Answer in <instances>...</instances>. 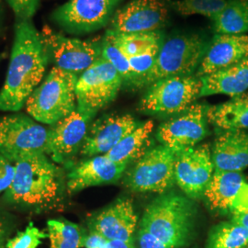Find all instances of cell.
<instances>
[{"mask_svg": "<svg viewBox=\"0 0 248 248\" xmlns=\"http://www.w3.org/2000/svg\"><path fill=\"white\" fill-rule=\"evenodd\" d=\"M95 116L78 108L48 128L45 154L56 164H68L80 152Z\"/></svg>", "mask_w": 248, "mask_h": 248, "instance_id": "cell-12", "label": "cell"}, {"mask_svg": "<svg viewBox=\"0 0 248 248\" xmlns=\"http://www.w3.org/2000/svg\"><path fill=\"white\" fill-rule=\"evenodd\" d=\"M248 229L237 223L223 222L214 225L209 232L207 248H247Z\"/></svg>", "mask_w": 248, "mask_h": 248, "instance_id": "cell-28", "label": "cell"}, {"mask_svg": "<svg viewBox=\"0 0 248 248\" xmlns=\"http://www.w3.org/2000/svg\"><path fill=\"white\" fill-rule=\"evenodd\" d=\"M207 109L205 104L193 103L185 111L160 125L157 140L177 153L198 145L208 135Z\"/></svg>", "mask_w": 248, "mask_h": 248, "instance_id": "cell-13", "label": "cell"}, {"mask_svg": "<svg viewBox=\"0 0 248 248\" xmlns=\"http://www.w3.org/2000/svg\"><path fill=\"white\" fill-rule=\"evenodd\" d=\"M231 221L248 229V212L232 215Z\"/></svg>", "mask_w": 248, "mask_h": 248, "instance_id": "cell-39", "label": "cell"}, {"mask_svg": "<svg viewBox=\"0 0 248 248\" xmlns=\"http://www.w3.org/2000/svg\"><path fill=\"white\" fill-rule=\"evenodd\" d=\"M0 1H1V0H0Z\"/></svg>", "mask_w": 248, "mask_h": 248, "instance_id": "cell-43", "label": "cell"}, {"mask_svg": "<svg viewBox=\"0 0 248 248\" xmlns=\"http://www.w3.org/2000/svg\"><path fill=\"white\" fill-rule=\"evenodd\" d=\"M50 248H84L86 234L78 224L59 219L47 222Z\"/></svg>", "mask_w": 248, "mask_h": 248, "instance_id": "cell-26", "label": "cell"}, {"mask_svg": "<svg viewBox=\"0 0 248 248\" xmlns=\"http://www.w3.org/2000/svg\"><path fill=\"white\" fill-rule=\"evenodd\" d=\"M153 130L154 123L152 121L142 123L105 155L115 163L126 166L138 161L150 148V136Z\"/></svg>", "mask_w": 248, "mask_h": 248, "instance_id": "cell-24", "label": "cell"}, {"mask_svg": "<svg viewBox=\"0 0 248 248\" xmlns=\"http://www.w3.org/2000/svg\"><path fill=\"white\" fill-rule=\"evenodd\" d=\"M248 212V183L244 186L231 211L232 215Z\"/></svg>", "mask_w": 248, "mask_h": 248, "instance_id": "cell-37", "label": "cell"}, {"mask_svg": "<svg viewBox=\"0 0 248 248\" xmlns=\"http://www.w3.org/2000/svg\"><path fill=\"white\" fill-rule=\"evenodd\" d=\"M208 44L199 35H176L165 41L152 69L134 88L150 86L157 80L176 76L194 75L203 58Z\"/></svg>", "mask_w": 248, "mask_h": 248, "instance_id": "cell-5", "label": "cell"}, {"mask_svg": "<svg viewBox=\"0 0 248 248\" xmlns=\"http://www.w3.org/2000/svg\"><path fill=\"white\" fill-rule=\"evenodd\" d=\"M48 237V232L40 230L30 222L25 230L19 232L13 238L9 239L6 248H38L43 240Z\"/></svg>", "mask_w": 248, "mask_h": 248, "instance_id": "cell-32", "label": "cell"}, {"mask_svg": "<svg viewBox=\"0 0 248 248\" xmlns=\"http://www.w3.org/2000/svg\"><path fill=\"white\" fill-rule=\"evenodd\" d=\"M248 57V36L216 34L208 44L195 75L198 78H202Z\"/></svg>", "mask_w": 248, "mask_h": 248, "instance_id": "cell-19", "label": "cell"}, {"mask_svg": "<svg viewBox=\"0 0 248 248\" xmlns=\"http://www.w3.org/2000/svg\"><path fill=\"white\" fill-rule=\"evenodd\" d=\"M0 22H1V13H0Z\"/></svg>", "mask_w": 248, "mask_h": 248, "instance_id": "cell-41", "label": "cell"}, {"mask_svg": "<svg viewBox=\"0 0 248 248\" xmlns=\"http://www.w3.org/2000/svg\"><path fill=\"white\" fill-rule=\"evenodd\" d=\"M202 89L201 97L223 94L230 97L241 95L248 90V57L228 67L201 78Z\"/></svg>", "mask_w": 248, "mask_h": 248, "instance_id": "cell-22", "label": "cell"}, {"mask_svg": "<svg viewBox=\"0 0 248 248\" xmlns=\"http://www.w3.org/2000/svg\"><path fill=\"white\" fill-rule=\"evenodd\" d=\"M78 76L54 66L34 89L26 109L40 124L53 125L77 109L76 86Z\"/></svg>", "mask_w": 248, "mask_h": 248, "instance_id": "cell-4", "label": "cell"}, {"mask_svg": "<svg viewBox=\"0 0 248 248\" xmlns=\"http://www.w3.org/2000/svg\"><path fill=\"white\" fill-rule=\"evenodd\" d=\"M105 35L109 38L128 58L138 55L152 45L165 41L164 34L160 31L151 32L121 33L108 30Z\"/></svg>", "mask_w": 248, "mask_h": 248, "instance_id": "cell-27", "label": "cell"}, {"mask_svg": "<svg viewBox=\"0 0 248 248\" xmlns=\"http://www.w3.org/2000/svg\"><path fill=\"white\" fill-rule=\"evenodd\" d=\"M16 167L13 162L0 155V193L9 189L15 177Z\"/></svg>", "mask_w": 248, "mask_h": 248, "instance_id": "cell-34", "label": "cell"}, {"mask_svg": "<svg viewBox=\"0 0 248 248\" xmlns=\"http://www.w3.org/2000/svg\"><path fill=\"white\" fill-rule=\"evenodd\" d=\"M41 36L55 66L78 77L102 57L103 39L68 38L49 26L43 28Z\"/></svg>", "mask_w": 248, "mask_h": 248, "instance_id": "cell-9", "label": "cell"}, {"mask_svg": "<svg viewBox=\"0 0 248 248\" xmlns=\"http://www.w3.org/2000/svg\"><path fill=\"white\" fill-rule=\"evenodd\" d=\"M9 228L4 220L0 218V248H5L9 241Z\"/></svg>", "mask_w": 248, "mask_h": 248, "instance_id": "cell-38", "label": "cell"}, {"mask_svg": "<svg viewBox=\"0 0 248 248\" xmlns=\"http://www.w3.org/2000/svg\"><path fill=\"white\" fill-rule=\"evenodd\" d=\"M18 21L30 20L35 14L40 0H7Z\"/></svg>", "mask_w": 248, "mask_h": 248, "instance_id": "cell-33", "label": "cell"}, {"mask_svg": "<svg viewBox=\"0 0 248 248\" xmlns=\"http://www.w3.org/2000/svg\"><path fill=\"white\" fill-rule=\"evenodd\" d=\"M126 168L105 155L89 157L72 167L66 176V189L75 193L90 186L113 184L124 175Z\"/></svg>", "mask_w": 248, "mask_h": 248, "instance_id": "cell-18", "label": "cell"}, {"mask_svg": "<svg viewBox=\"0 0 248 248\" xmlns=\"http://www.w3.org/2000/svg\"><path fill=\"white\" fill-rule=\"evenodd\" d=\"M212 149L209 144L196 145L177 153L175 183L184 194L192 199L203 196L214 173Z\"/></svg>", "mask_w": 248, "mask_h": 248, "instance_id": "cell-14", "label": "cell"}, {"mask_svg": "<svg viewBox=\"0 0 248 248\" xmlns=\"http://www.w3.org/2000/svg\"><path fill=\"white\" fill-rule=\"evenodd\" d=\"M177 152L164 144L149 148L125 178V185L135 192H167L175 183Z\"/></svg>", "mask_w": 248, "mask_h": 248, "instance_id": "cell-8", "label": "cell"}, {"mask_svg": "<svg viewBox=\"0 0 248 248\" xmlns=\"http://www.w3.org/2000/svg\"><path fill=\"white\" fill-rule=\"evenodd\" d=\"M138 215L130 199H119L98 212L89 221L90 232H98L108 241L133 242Z\"/></svg>", "mask_w": 248, "mask_h": 248, "instance_id": "cell-17", "label": "cell"}, {"mask_svg": "<svg viewBox=\"0 0 248 248\" xmlns=\"http://www.w3.org/2000/svg\"><path fill=\"white\" fill-rule=\"evenodd\" d=\"M208 122L219 130L245 131L248 129V92L232 97L218 105L208 106Z\"/></svg>", "mask_w": 248, "mask_h": 248, "instance_id": "cell-23", "label": "cell"}, {"mask_svg": "<svg viewBox=\"0 0 248 248\" xmlns=\"http://www.w3.org/2000/svg\"><path fill=\"white\" fill-rule=\"evenodd\" d=\"M137 240L140 248H172L142 227L138 231Z\"/></svg>", "mask_w": 248, "mask_h": 248, "instance_id": "cell-35", "label": "cell"}, {"mask_svg": "<svg viewBox=\"0 0 248 248\" xmlns=\"http://www.w3.org/2000/svg\"><path fill=\"white\" fill-rule=\"evenodd\" d=\"M142 123L130 114H110L90 125L80 154L92 157L106 155Z\"/></svg>", "mask_w": 248, "mask_h": 248, "instance_id": "cell-16", "label": "cell"}, {"mask_svg": "<svg viewBox=\"0 0 248 248\" xmlns=\"http://www.w3.org/2000/svg\"><path fill=\"white\" fill-rule=\"evenodd\" d=\"M202 89V79L195 74L157 80L148 86L139 110L153 115H177L201 98Z\"/></svg>", "mask_w": 248, "mask_h": 248, "instance_id": "cell-6", "label": "cell"}, {"mask_svg": "<svg viewBox=\"0 0 248 248\" xmlns=\"http://www.w3.org/2000/svg\"><path fill=\"white\" fill-rule=\"evenodd\" d=\"M213 165L217 170L240 172L248 167V133L223 131L212 149Z\"/></svg>", "mask_w": 248, "mask_h": 248, "instance_id": "cell-20", "label": "cell"}, {"mask_svg": "<svg viewBox=\"0 0 248 248\" xmlns=\"http://www.w3.org/2000/svg\"><path fill=\"white\" fill-rule=\"evenodd\" d=\"M109 248H137L133 242L124 241H109Z\"/></svg>", "mask_w": 248, "mask_h": 248, "instance_id": "cell-40", "label": "cell"}, {"mask_svg": "<svg viewBox=\"0 0 248 248\" xmlns=\"http://www.w3.org/2000/svg\"><path fill=\"white\" fill-rule=\"evenodd\" d=\"M84 248H109V241L104 238L98 232H90L86 236Z\"/></svg>", "mask_w": 248, "mask_h": 248, "instance_id": "cell-36", "label": "cell"}, {"mask_svg": "<svg viewBox=\"0 0 248 248\" xmlns=\"http://www.w3.org/2000/svg\"><path fill=\"white\" fill-rule=\"evenodd\" d=\"M196 215L197 208L192 199L167 191L146 207L140 227L170 248H182L192 239Z\"/></svg>", "mask_w": 248, "mask_h": 248, "instance_id": "cell-3", "label": "cell"}, {"mask_svg": "<svg viewBox=\"0 0 248 248\" xmlns=\"http://www.w3.org/2000/svg\"><path fill=\"white\" fill-rule=\"evenodd\" d=\"M212 20L216 34H245L248 31V0H230Z\"/></svg>", "mask_w": 248, "mask_h": 248, "instance_id": "cell-25", "label": "cell"}, {"mask_svg": "<svg viewBox=\"0 0 248 248\" xmlns=\"http://www.w3.org/2000/svg\"></svg>", "mask_w": 248, "mask_h": 248, "instance_id": "cell-42", "label": "cell"}, {"mask_svg": "<svg viewBox=\"0 0 248 248\" xmlns=\"http://www.w3.org/2000/svg\"><path fill=\"white\" fill-rule=\"evenodd\" d=\"M122 1L68 0L53 12V20L70 33H89L105 26Z\"/></svg>", "mask_w": 248, "mask_h": 248, "instance_id": "cell-11", "label": "cell"}, {"mask_svg": "<svg viewBox=\"0 0 248 248\" xmlns=\"http://www.w3.org/2000/svg\"><path fill=\"white\" fill-rule=\"evenodd\" d=\"M229 2L230 0H169V6L183 16L199 14L213 19Z\"/></svg>", "mask_w": 248, "mask_h": 248, "instance_id": "cell-29", "label": "cell"}, {"mask_svg": "<svg viewBox=\"0 0 248 248\" xmlns=\"http://www.w3.org/2000/svg\"><path fill=\"white\" fill-rule=\"evenodd\" d=\"M247 184L246 177L240 172L215 169L202 197L211 210L231 213L237 197Z\"/></svg>", "mask_w": 248, "mask_h": 248, "instance_id": "cell-21", "label": "cell"}, {"mask_svg": "<svg viewBox=\"0 0 248 248\" xmlns=\"http://www.w3.org/2000/svg\"><path fill=\"white\" fill-rule=\"evenodd\" d=\"M14 180L6 191L8 203L35 210L52 209L62 200L64 178L62 169L45 153L17 160Z\"/></svg>", "mask_w": 248, "mask_h": 248, "instance_id": "cell-2", "label": "cell"}, {"mask_svg": "<svg viewBox=\"0 0 248 248\" xmlns=\"http://www.w3.org/2000/svg\"><path fill=\"white\" fill-rule=\"evenodd\" d=\"M164 42L155 44L140 54L129 58L130 66L133 74V81L131 86L134 87L135 84L139 80L142 79V78L152 69Z\"/></svg>", "mask_w": 248, "mask_h": 248, "instance_id": "cell-31", "label": "cell"}, {"mask_svg": "<svg viewBox=\"0 0 248 248\" xmlns=\"http://www.w3.org/2000/svg\"><path fill=\"white\" fill-rule=\"evenodd\" d=\"M48 129L24 114L0 117V155L11 162L45 153Z\"/></svg>", "mask_w": 248, "mask_h": 248, "instance_id": "cell-10", "label": "cell"}, {"mask_svg": "<svg viewBox=\"0 0 248 248\" xmlns=\"http://www.w3.org/2000/svg\"><path fill=\"white\" fill-rule=\"evenodd\" d=\"M50 61L41 32L30 20L18 21L9 70L0 91V111H18L41 84Z\"/></svg>", "mask_w": 248, "mask_h": 248, "instance_id": "cell-1", "label": "cell"}, {"mask_svg": "<svg viewBox=\"0 0 248 248\" xmlns=\"http://www.w3.org/2000/svg\"><path fill=\"white\" fill-rule=\"evenodd\" d=\"M169 5V0H132L116 10L109 30L121 33L158 31L168 22Z\"/></svg>", "mask_w": 248, "mask_h": 248, "instance_id": "cell-15", "label": "cell"}, {"mask_svg": "<svg viewBox=\"0 0 248 248\" xmlns=\"http://www.w3.org/2000/svg\"><path fill=\"white\" fill-rule=\"evenodd\" d=\"M124 79L115 68L101 57L86 71L77 82V108L96 116L98 111L115 99Z\"/></svg>", "mask_w": 248, "mask_h": 248, "instance_id": "cell-7", "label": "cell"}, {"mask_svg": "<svg viewBox=\"0 0 248 248\" xmlns=\"http://www.w3.org/2000/svg\"><path fill=\"white\" fill-rule=\"evenodd\" d=\"M102 57L106 59L107 61L109 62L122 76L124 82H127L129 85L132 84L133 74L131 70L129 58L106 35L103 38Z\"/></svg>", "mask_w": 248, "mask_h": 248, "instance_id": "cell-30", "label": "cell"}]
</instances>
